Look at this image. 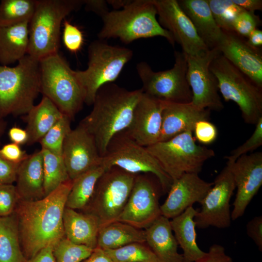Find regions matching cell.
Returning a JSON list of instances; mask_svg holds the SVG:
<instances>
[{
    "mask_svg": "<svg viewBox=\"0 0 262 262\" xmlns=\"http://www.w3.org/2000/svg\"><path fill=\"white\" fill-rule=\"evenodd\" d=\"M210 69L217 80L219 91L224 100L234 102L244 121L255 125L262 117V88L221 53L213 60Z\"/></svg>",
    "mask_w": 262,
    "mask_h": 262,
    "instance_id": "52a82bcc",
    "label": "cell"
},
{
    "mask_svg": "<svg viewBox=\"0 0 262 262\" xmlns=\"http://www.w3.org/2000/svg\"><path fill=\"white\" fill-rule=\"evenodd\" d=\"M260 17L254 13L243 11L236 18L234 24V32L243 37L249 35L260 26Z\"/></svg>",
    "mask_w": 262,
    "mask_h": 262,
    "instance_id": "b9f144b4",
    "label": "cell"
},
{
    "mask_svg": "<svg viewBox=\"0 0 262 262\" xmlns=\"http://www.w3.org/2000/svg\"><path fill=\"white\" fill-rule=\"evenodd\" d=\"M158 21L172 35L186 55H198L208 50L197 34L192 23L177 0H153Z\"/></svg>",
    "mask_w": 262,
    "mask_h": 262,
    "instance_id": "2e32d148",
    "label": "cell"
},
{
    "mask_svg": "<svg viewBox=\"0 0 262 262\" xmlns=\"http://www.w3.org/2000/svg\"><path fill=\"white\" fill-rule=\"evenodd\" d=\"M93 248L75 244L66 237L53 247L54 262H82L89 257Z\"/></svg>",
    "mask_w": 262,
    "mask_h": 262,
    "instance_id": "74e56055",
    "label": "cell"
},
{
    "mask_svg": "<svg viewBox=\"0 0 262 262\" xmlns=\"http://www.w3.org/2000/svg\"><path fill=\"white\" fill-rule=\"evenodd\" d=\"M224 32L217 49L221 54L262 88V54L234 32Z\"/></svg>",
    "mask_w": 262,
    "mask_h": 262,
    "instance_id": "44dd1931",
    "label": "cell"
},
{
    "mask_svg": "<svg viewBox=\"0 0 262 262\" xmlns=\"http://www.w3.org/2000/svg\"><path fill=\"white\" fill-rule=\"evenodd\" d=\"M237 191L231 212L232 220L242 217L262 185V152L246 154L229 163Z\"/></svg>",
    "mask_w": 262,
    "mask_h": 262,
    "instance_id": "e0dca14e",
    "label": "cell"
},
{
    "mask_svg": "<svg viewBox=\"0 0 262 262\" xmlns=\"http://www.w3.org/2000/svg\"><path fill=\"white\" fill-rule=\"evenodd\" d=\"M22 252L15 212L0 217V262H26Z\"/></svg>",
    "mask_w": 262,
    "mask_h": 262,
    "instance_id": "1f68e13d",
    "label": "cell"
},
{
    "mask_svg": "<svg viewBox=\"0 0 262 262\" xmlns=\"http://www.w3.org/2000/svg\"><path fill=\"white\" fill-rule=\"evenodd\" d=\"M63 222L65 235L67 239L93 249L97 247L100 224L95 216L65 207Z\"/></svg>",
    "mask_w": 262,
    "mask_h": 262,
    "instance_id": "484cf974",
    "label": "cell"
},
{
    "mask_svg": "<svg viewBox=\"0 0 262 262\" xmlns=\"http://www.w3.org/2000/svg\"><path fill=\"white\" fill-rule=\"evenodd\" d=\"M102 164L109 169L117 167L129 173L150 174L159 182L162 191L168 192L173 180L146 147L141 146L122 131L111 140Z\"/></svg>",
    "mask_w": 262,
    "mask_h": 262,
    "instance_id": "30bf717a",
    "label": "cell"
},
{
    "mask_svg": "<svg viewBox=\"0 0 262 262\" xmlns=\"http://www.w3.org/2000/svg\"><path fill=\"white\" fill-rule=\"evenodd\" d=\"M157 16L153 0H129L122 9L107 11L101 16L103 25L98 37L102 40L118 38L128 44L138 39L162 36L174 46L172 35L161 26Z\"/></svg>",
    "mask_w": 262,
    "mask_h": 262,
    "instance_id": "3957f363",
    "label": "cell"
},
{
    "mask_svg": "<svg viewBox=\"0 0 262 262\" xmlns=\"http://www.w3.org/2000/svg\"><path fill=\"white\" fill-rule=\"evenodd\" d=\"M173 181L185 173H197L214 151L196 144L191 131L146 147Z\"/></svg>",
    "mask_w": 262,
    "mask_h": 262,
    "instance_id": "9c48e42d",
    "label": "cell"
},
{
    "mask_svg": "<svg viewBox=\"0 0 262 262\" xmlns=\"http://www.w3.org/2000/svg\"><path fill=\"white\" fill-rule=\"evenodd\" d=\"M136 175L116 166L106 170L98 180L83 212L95 216L100 227L117 221L128 201Z\"/></svg>",
    "mask_w": 262,
    "mask_h": 262,
    "instance_id": "8fae6325",
    "label": "cell"
},
{
    "mask_svg": "<svg viewBox=\"0 0 262 262\" xmlns=\"http://www.w3.org/2000/svg\"><path fill=\"white\" fill-rule=\"evenodd\" d=\"M235 189L230 166L227 163L200 203V209L197 210L194 218L196 227L200 229L209 227L229 228L232 220L230 201Z\"/></svg>",
    "mask_w": 262,
    "mask_h": 262,
    "instance_id": "4fadbf2b",
    "label": "cell"
},
{
    "mask_svg": "<svg viewBox=\"0 0 262 262\" xmlns=\"http://www.w3.org/2000/svg\"><path fill=\"white\" fill-rule=\"evenodd\" d=\"M40 93L72 120L85 101L75 70L58 52L39 61Z\"/></svg>",
    "mask_w": 262,
    "mask_h": 262,
    "instance_id": "5b68a950",
    "label": "cell"
},
{
    "mask_svg": "<svg viewBox=\"0 0 262 262\" xmlns=\"http://www.w3.org/2000/svg\"><path fill=\"white\" fill-rule=\"evenodd\" d=\"M195 262H234L225 248L219 244H213L205 255Z\"/></svg>",
    "mask_w": 262,
    "mask_h": 262,
    "instance_id": "bcb514c9",
    "label": "cell"
},
{
    "mask_svg": "<svg viewBox=\"0 0 262 262\" xmlns=\"http://www.w3.org/2000/svg\"><path fill=\"white\" fill-rule=\"evenodd\" d=\"M232 1L244 10L254 13L255 11L262 10V0H232Z\"/></svg>",
    "mask_w": 262,
    "mask_h": 262,
    "instance_id": "816d5d0a",
    "label": "cell"
},
{
    "mask_svg": "<svg viewBox=\"0 0 262 262\" xmlns=\"http://www.w3.org/2000/svg\"><path fill=\"white\" fill-rule=\"evenodd\" d=\"M16 182L15 186L20 200L35 201L45 196L41 150L29 155L20 163Z\"/></svg>",
    "mask_w": 262,
    "mask_h": 262,
    "instance_id": "cb8c5ba5",
    "label": "cell"
},
{
    "mask_svg": "<svg viewBox=\"0 0 262 262\" xmlns=\"http://www.w3.org/2000/svg\"><path fill=\"white\" fill-rule=\"evenodd\" d=\"M71 119L64 115L39 142L41 149L62 156L64 141L71 131Z\"/></svg>",
    "mask_w": 262,
    "mask_h": 262,
    "instance_id": "8d00e7d4",
    "label": "cell"
},
{
    "mask_svg": "<svg viewBox=\"0 0 262 262\" xmlns=\"http://www.w3.org/2000/svg\"><path fill=\"white\" fill-rule=\"evenodd\" d=\"M52 252L53 246H48L31 259L27 260L26 262H54Z\"/></svg>",
    "mask_w": 262,
    "mask_h": 262,
    "instance_id": "681fc988",
    "label": "cell"
},
{
    "mask_svg": "<svg viewBox=\"0 0 262 262\" xmlns=\"http://www.w3.org/2000/svg\"><path fill=\"white\" fill-rule=\"evenodd\" d=\"M82 262H115L106 254L105 251L100 248L93 249L90 255Z\"/></svg>",
    "mask_w": 262,
    "mask_h": 262,
    "instance_id": "f5cc1de1",
    "label": "cell"
},
{
    "mask_svg": "<svg viewBox=\"0 0 262 262\" xmlns=\"http://www.w3.org/2000/svg\"><path fill=\"white\" fill-rule=\"evenodd\" d=\"M173 66L154 71L145 62L138 63L136 70L142 82L143 92L164 101L188 103L192 100V90L187 78L186 55L175 51Z\"/></svg>",
    "mask_w": 262,
    "mask_h": 262,
    "instance_id": "7c38bea8",
    "label": "cell"
},
{
    "mask_svg": "<svg viewBox=\"0 0 262 262\" xmlns=\"http://www.w3.org/2000/svg\"><path fill=\"white\" fill-rule=\"evenodd\" d=\"M106 170L107 168L101 164L73 180L66 207L83 210L91 200L98 180Z\"/></svg>",
    "mask_w": 262,
    "mask_h": 262,
    "instance_id": "4dcf8cb0",
    "label": "cell"
},
{
    "mask_svg": "<svg viewBox=\"0 0 262 262\" xmlns=\"http://www.w3.org/2000/svg\"><path fill=\"white\" fill-rule=\"evenodd\" d=\"M247 44L255 49H260L262 46V31L259 29L254 30L246 40Z\"/></svg>",
    "mask_w": 262,
    "mask_h": 262,
    "instance_id": "db71d44e",
    "label": "cell"
},
{
    "mask_svg": "<svg viewBox=\"0 0 262 262\" xmlns=\"http://www.w3.org/2000/svg\"><path fill=\"white\" fill-rule=\"evenodd\" d=\"M213 185L202 179L197 173H185L173 181L167 197L161 205V213L172 219L192 207L200 203Z\"/></svg>",
    "mask_w": 262,
    "mask_h": 262,
    "instance_id": "ffe728a7",
    "label": "cell"
},
{
    "mask_svg": "<svg viewBox=\"0 0 262 262\" xmlns=\"http://www.w3.org/2000/svg\"><path fill=\"white\" fill-rule=\"evenodd\" d=\"M62 157L72 180L102 163L94 138L80 124L66 136Z\"/></svg>",
    "mask_w": 262,
    "mask_h": 262,
    "instance_id": "ac0fdd59",
    "label": "cell"
},
{
    "mask_svg": "<svg viewBox=\"0 0 262 262\" xmlns=\"http://www.w3.org/2000/svg\"><path fill=\"white\" fill-rule=\"evenodd\" d=\"M83 4L86 9L93 11L101 16L108 11L106 2L99 0H84Z\"/></svg>",
    "mask_w": 262,
    "mask_h": 262,
    "instance_id": "f907efd6",
    "label": "cell"
},
{
    "mask_svg": "<svg viewBox=\"0 0 262 262\" xmlns=\"http://www.w3.org/2000/svg\"><path fill=\"white\" fill-rule=\"evenodd\" d=\"M29 22L0 26V64L8 66L28 54Z\"/></svg>",
    "mask_w": 262,
    "mask_h": 262,
    "instance_id": "83f0119b",
    "label": "cell"
},
{
    "mask_svg": "<svg viewBox=\"0 0 262 262\" xmlns=\"http://www.w3.org/2000/svg\"><path fill=\"white\" fill-rule=\"evenodd\" d=\"M255 130L251 136L242 145L233 150L230 154L226 156L227 162H234L239 157L251 152L262 145V117L255 124Z\"/></svg>",
    "mask_w": 262,
    "mask_h": 262,
    "instance_id": "f35d334b",
    "label": "cell"
},
{
    "mask_svg": "<svg viewBox=\"0 0 262 262\" xmlns=\"http://www.w3.org/2000/svg\"><path fill=\"white\" fill-rule=\"evenodd\" d=\"M20 164L11 162L0 155V184H12L16 182Z\"/></svg>",
    "mask_w": 262,
    "mask_h": 262,
    "instance_id": "ee69618b",
    "label": "cell"
},
{
    "mask_svg": "<svg viewBox=\"0 0 262 262\" xmlns=\"http://www.w3.org/2000/svg\"><path fill=\"white\" fill-rule=\"evenodd\" d=\"M19 200L15 185L0 184V217L14 213Z\"/></svg>",
    "mask_w": 262,
    "mask_h": 262,
    "instance_id": "ab89813d",
    "label": "cell"
},
{
    "mask_svg": "<svg viewBox=\"0 0 262 262\" xmlns=\"http://www.w3.org/2000/svg\"><path fill=\"white\" fill-rule=\"evenodd\" d=\"M39 61L28 54L16 66L0 64V118L26 115L40 93Z\"/></svg>",
    "mask_w": 262,
    "mask_h": 262,
    "instance_id": "277c9868",
    "label": "cell"
},
{
    "mask_svg": "<svg viewBox=\"0 0 262 262\" xmlns=\"http://www.w3.org/2000/svg\"><path fill=\"white\" fill-rule=\"evenodd\" d=\"M104 250L115 262H161L146 243H133Z\"/></svg>",
    "mask_w": 262,
    "mask_h": 262,
    "instance_id": "e575fe53",
    "label": "cell"
},
{
    "mask_svg": "<svg viewBox=\"0 0 262 262\" xmlns=\"http://www.w3.org/2000/svg\"><path fill=\"white\" fill-rule=\"evenodd\" d=\"M26 115L27 144L31 145L39 142L64 114L48 98L43 96L40 102Z\"/></svg>",
    "mask_w": 262,
    "mask_h": 262,
    "instance_id": "f1b7e54d",
    "label": "cell"
},
{
    "mask_svg": "<svg viewBox=\"0 0 262 262\" xmlns=\"http://www.w3.org/2000/svg\"><path fill=\"white\" fill-rule=\"evenodd\" d=\"M107 1L115 8H123L129 0H108Z\"/></svg>",
    "mask_w": 262,
    "mask_h": 262,
    "instance_id": "11a10c76",
    "label": "cell"
},
{
    "mask_svg": "<svg viewBox=\"0 0 262 262\" xmlns=\"http://www.w3.org/2000/svg\"><path fill=\"white\" fill-rule=\"evenodd\" d=\"M72 184L70 180L41 199L19 201L15 213L27 260L48 246L53 247L65 237L63 216Z\"/></svg>",
    "mask_w": 262,
    "mask_h": 262,
    "instance_id": "6da1fadb",
    "label": "cell"
},
{
    "mask_svg": "<svg viewBox=\"0 0 262 262\" xmlns=\"http://www.w3.org/2000/svg\"><path fill=\"white\" fill-rule=\"evenodd\" d=\"M163 101L162 126L158 142L166 141L185 131L193 132L198 121L208 120L210 115V110L198 108L192 102Z\"/></svg>",
    "mask_w": 262,
    "mask_h": 262,
    "instance_id": "7402d4cb",
    "label": "cell"
},
{
    "mask_svg": "<svg viewBox=\"0 0 262 262\" xmlns=\"http://www.w3.org/2000/svg\"><path fill=\"white\" fill-rule=\"evenodd\" d=\"M8 136L12 143L18 145L27 143L28 135L26 130L18 127H13L8 131Z\"/></svg>",
    "mask_w": 262,
    "mask_h": 262,
    "instance_id": "c3c4849f",
    "label": "cell"
},
{
    "mask_svg": "<svg viewBox=\"0 0 262 262\" xmlns=\"http://www.w3.org/2000/svg\"><path fill=\"white\" fill-rule=\"evenodd\" d=\"M178 2L208 48L217 49L224 32L216 23L207 0H179Z\"/></svg>",
    "mask_w": 262,
    "mask_h": 262,
    "instance_id": "603a6c76",
    "label": "cell"
},
{
    "mask_svg": "<svg viewBox=\"0 0 262 262\" xmlns=\"http://www.w3.org/2000/svg\"><path fill=\"white\" fill-rule=\"evenodd\" d=\"M144 230L145 243L161 262H184L169 219L161 215Z\"/></svg>",
    "mask_w": 262,
    "mask_h": 262,
    "instance_id": "d4e9b609",
    "label": "cell"
},
{
    "mask_svg": "<svg viewBox=\"0 0 262 262\" xmlns=\"http://www.w3.org/2000/svg\"><path fill=\"white\" fill-rule=\"evenodd\" d=\"M36 0H2L0 2V26L29 22Z\"/></svg>",
    "mask_w": 262,
    "mask_h": 262,
    "instance_id": "836d02e7",
    "label": "cell"
},
{
    "mask_svg": "<svg viewBox=\"0 0 262 262\" xmlns=\"http://www.w3.org/2000/svg\"><path fill=\"white\" fill-rule=\"evenodd\" d=\"M163 107V101L143 92L131 122L125 130L127 134L144 147L157 143L161 134Z\"/></svg>",
    "mask_w": 262,
    "mask_h": 262,
    "instance_id": "d6986e66",
    "label": "cell"
},
{
    "mask_svg": "<svg viewBox=\"0 0 262 262\" xmlns=\"http://www.w3.org/2000/svg\"><path fill=\"white\" fill-rule=\"evenodd\" d=\"M0 155L6 160L16 164H20L29 156L19 145L13 143L4 145L0 149Z\"/></svg>",
    "mask_w": 262,
    "mask_h": 262,
    "instance_id": "f6af8a7d",
    "label": "cell"
},
{
    "mask_svg": "<svg viewBox=\"0 0 262 262\" xmlns=\"http://www.w3.org/2000/svg\"><path fill=\"white\" fill-rule=\"evenodd\" d=\"M193 131L197 140L204 145L213 143L217 136L216 127L207 120L198 121L195 125Z\"/></svg>",
    "mask_w": 262,
    "mask_h": 262,
    "instance_id": "7bdbcfd3",
    "label": "cell"
},
{
    "mask_svg": "<svg viewBox=\"0 0 262 262\" xmlns=\"http://www.w3.org/2000/svg\"><path fill=\"white\" fill-rule=\"evenodd\" d=\"M63 41L66 48L72 53L78 52L84 43L83 34L77 26L65 19L63 22Z\"/></svg>",
    "mask_w": 262,
    "mask_h": 262,
    "instance_id": "60d3db41",
    "label": "cell"
},
{
    "mask_svg": "<svg viewBox=\"0 0 262 262\" xmlns=\"http://www.w3.org/2000/svg\"><path fill=\"white\" fill-rule=\"evenodd\" d=\"M132 55L129 48L110 45L100 39L92 42L88 48L87 68L75 70L84 92V103L92 105L99 89L115 81Z\"/></svg>",
    "mask_w": 262,
    "mask_h": 262,
    "instance_id": "ba28073f",
    "label": "cell"
},
{
    "mask_svg": "<svg viewBox=\"0 0 262 262\" xmlns=\"http://www.w3.org/2000/svg\"></svg>",
    "mask_w": 262,
    "mask_h": 262,
    "instance_id": "9f6ffc18",
    "label": "cell"
},
{
    "mask_svg": "<svg viewBox=\"0 0 262 262\" xmlns=\"http://www.w3.org/2000/svg\"><path fill=\"white\" fill-rule=\"evenodd\" d=\"M147 174L135 176L126 204L117 221L145 229L161 215V185Z\"/></svg>",
    "mask_w": 262,
    "mask_h": 262,
    "instance_id": "5bb4252c",
    "label": "cell"
},
{
    "mask_svg": "<svg viewBox=\"0 0 262 262\" xmlns=\"http://www.w3.org/2000/svg\"><path fill=\"white\" fill-rule=\"evenodd\" d=\"M246 233L257 246L260 251H262V216H257L250 220L246 224Z\"/></svg>",
    "mask_w": 262,
    "mask_h": 262,
    "instance_id": "7dc6e473",
    "label": "cell"
},
{
    "mask_svg": "<svg viewBox=\"0 0 262 262\" xmlns=\"http://www.w3.org/2000/svg\"><path fill=\"white\" fill-rule=\"evenodd\" d=\"M42 154L44 174V189L45 196L60 185L70 180L62 156L41 149Z\"/></svg>",
    "mask_w": 262,
    "mask_h": 262,
    "instance_id": "d6a6232c",
    "label": "cell"
},
{
    "mask_svg": "<svg viewBox=\"0 0 262 262\" xmlns=\"http://www.w3.org/2000/svg\"><path fill=\"white\" fill-rule=\"evenodd\" d=\"M145 242L144 229L116 221L100 227L97 247L103 250H112L131 243Z\"/></svg>",
    "mask_w": 262,
    "mask_h": 262,
    "instance_id": "f546056e",
    "label": "cell"
},
{
    "mask_svg": "<svg viewBox=\"0 0 262 262\" xmlns=\"http://www.w3.org/2000/svg\"><path fill=\"white\" fill-rule=\"evenodd\" d=\"M220 53L213 49L198 55H186L187 78L192 93L191 102L196 107L220 111L224 108L218 82L210 69L213 60Z\"/></svg>",
    "mask_w": 262,
    "mask_h": 262,
    "instance_id": "9a60e30c",
    "label": "cell"
},
{
    "mask_svg": "<svg viewBox=\"0 0 262 262\" xmlns=\"http://www.w3.org/2000/svg\"><path fill=\"white\" fill-rule=\"evenodd\" d=\"M196 212L197 210L193 206L190 207L170 220L174 235L183 251L184 262H195L206 253L199 247L196 241V225L194 218Z\"/></svg>",
    "mask_w": 262,
    "mask_h": 262,
    "instance_id": "4316f807",
    "label": "cell"
},
{
    "mask_svg": "<svg viewBox=\"0 0 262 262\" xmlns=\"http://www.w3.org/2000/svg\"><path fill=\"white\" fill-rule=\"evenodd\" d=\"M213 16L220 28L224 32H234V21L244 11L232 0H207Z\"/></svg>",
    "mask_w": 262,
    "mask_h": 262,
    "instance_id": "d590c367",
    "label": "cell"
},
{
    "mask_svg": "<svg viewBox=\"0 0 262 262\" xmlns=\"http://www.w3.org/2000/svg\"><path fill=\"white\" fill-rule=\"evenodd\" d=\"M83 4L81 0H36L29 22L28 54L39 61L58 53L62 22Z\"/></svg>",
    "mask_w": 262,
    "mask_h": 262,
    "instance_id": "8992f818",
    "label": "cell"
},
{
    "mask_svg": "<svg viewBox=\"0 0 262 262\" xmlns=\"http://www.w3.org/2000/svg\"><path fill=\"white\" fill-rule=\"evenodd\" d=\"M142 89L128 90L113 83L98 90L91 112L79 123L93 136L102 157L112 138L130 125Z\"/></svg>",
    "mask_w": 262,
    "mask_h": 262,
    "instance_id": "7a4b0ae2",
    "label": "cell"
}]
</instances>
